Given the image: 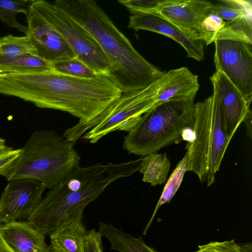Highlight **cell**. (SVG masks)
<instances>
[{
  "instance_id": "cell-1",
  "label": "cell",
  "mask_w": 252,
  "mask_h": 252,
  "mask_svg": "<svg viewBox=\"0 0 252 252\" xmlns=\"http://www.w3.org/2000/svg\"><path fill=\"white\" fill-rule=\"evenodd\" d=\"M0 94L37 107L66 112L85 122L99 115L123 93L105 76L82 78L52 71L2 73Z\"/></svg>"
},
{
  "instance_id": "cell-2",
  "label": "cell",
  "mask_w": 252,
  "mask_h": 252,
  "mask_svg": "<svg viewBox=\"0 0 252 252\" xmlns=\"http://www.w3.org/2000/svg\"><path fill=\"white\" fill-rule=\"evenodd\" d=\"M82 26L97 42L109 66L108 78L123 93L146 88L166 72L133 47L93 0H57L54 3Z\"/></svg>"
},
{
  "instance_id": "cell-3",
  "label": "cell",
  "mask_w": 252,
  "mask_h": 252,
  "mask_svg": "<svg viewBox=\"0 0 252 252\" xmlns=\"http://www.w3.org/2000/svg\"><path fill=\"white\" fill-rule=\"evenodd\" d=\"M142 158L119 163H95L75 168L42 199L27 220L50 235L58 224L84 209L114 182L139 170Z\"/></svg>"
},
{
  "instance_id": "cell-4",
  "label": "cell",
  "mask_w": 252,
  "mask_h": 252,
  "mask_svg": "<svg viewBox=\"0 0 252 252\" xmlns=\"http://www.w3.org/2000/svg\"><path fill=\"white\" fill-rule=\"evenodd\" d=\"M75 144L52 129L35 131L3 176L8 181L34 179L50 189L79 166Z\"/></svg>"
},
{
  "instance_id": "cell-5",
  "label": "cell",
  "mask_w": 252,
  "mask_h": 252,
  "mask_svg": "<svg viewBox=\"0 0 252 252\" xmlns=\"http://www.w3.org/2000/svg\"><path fill=\"white\" fill-rule=\"evenodd\" d=\"M195 96L168 100L143 114L124 137L123 149L145 157L176 142L193 129Z\"/></svg>"
},
{
  "instance_id": "cell-6",
  "label": "cell",
  "mask_w": 252,
  "mask_h": 252,
  "mask_svg": "<svg viewBox=\"0 0 252 252\" xmlns=\"http://www.w3.org/2000/svg\"><path fill=\"white\" fill-rule=\"evenodd\" d=\"M230 141L216 98L212 95L195 103L193 138L187 146V171L212 185Z\"/></svg>"
},
{
  "instance_id": "cell-7",
  "label": "cell",
  "mask_w": 252,
  "mask_h": 252,
  "mask_svg": "<svg viewBox=\"0 0 252 252\" xmlns=\"http://www.w3.org/2000/svg\"><path fill=\"white\" fill-rule=\"evenodd\" d=\"M166 77V72L145 89L123 93L97 117L88 122H78L66 129L63 135L75 143L82 137L95 143L114 131L129 132L143 114L157 105L158 92Z\"/></svg>"
},
{
  "instance_id": "cell-8",
  "label": "cell",
  "mask_w": 252,
  "mask_h": 252,
  "mask_svg": "<svg viewBox=\"0 0 252 252\" xmlns=\"http://www.w3.org/2000/svg\"><path fill=\"white\" fill-rule=\"evenodd\" d=\"M32 7L59 33L79 60L97 75L108 77L107 60L97 42L82 26L54 3L35 0Z\"/></svg>"
},
{
  "instance_id": "cell-9",
  "label": "cell",
  "mask_w": 252,
  "mask_h": 252,
  "mask_svg": "<svg viewBox=\"0 0 252 252\" xmlns=\"http://www.w3.org/2000/svg\"><path fill=\"white\" fill-rule=\"evenodd\" d=\"M214 42V62L216 70L222 72L246 100L251 103L252 45L232 39H218Z\"/></svg>"
},
{
  "instance_id": "cell-10",
  "label": "cell",
  "mask_w": 252,
  "mask_h": 252,
  "mask_svg": "<svg viewBox=\"0 0 252 252\" xmlns=\"http://www.w3.org/2000/svg\"><path fill=\"white\" fill-rule=\"evenodd\" d=\"M46 189L43 183L32 179L9 181L0 198V224L27 220L42 200Z\"/></svg>"
},
{
  "instance_id": "cell-11",
  "label": "cell",
  "mask_w": 252,
  "mask_h": 252,
  "mask_svg": "<svg viewBox=\"0 0 252 252\" xmlns=\"http://www.w3.org/2000/svg\"><path fill=\"white\" fill-rule=\"evenodd\" d=\"M210 79L213 87L212 95L218 102L226 134L231 140L251 110V103L222 72L216 70Z\"/></svg>"
},
{
  "instance_id": "cell-12",
  "label": "cell",
  "mask_w": 252,
  "mask_h": 252,
  "mask_svg": "<svg viewBox=\"0 0 252 252\" xmlns=\"http://www.w3.org/2000/svg\"><path fill=\"white\" fill-rule=\"evenodd\" d=\"M212 5L211 2L206 0H161L147 13L158 15L188 33L201 37L204 41L201 23Z\"/></svg>"
},
{
  "instance_id": "cell-13",
  "label": "cell",
  "mask_w": 252,
  "mask_h": 252,
  "mask_svg": "<svg viewBox=\"0 0 252 252\" xmlns=\"http://www.w3.org/2000/svg\"><path fill=\"white\" fill-rule=\"evenodd\" d=\"M26 18V35L36 49L37 56L51 63L76 57L59 33L32 5Z\"/></svg>"
},
{
  "instance_id": "cell-14",
  "label": "cell",
  "mask_w": 252,
  "mask_h": 252,
  "mask_svg": "<svg viewBox=\"0 0 252 252\" xmlns=\"http://www.w3.org/2000/svg\"><path fill=\"white\" fill-rule=\"evenodd\" d=\"M128 28L135 31H149L167 36L180 44L186 51L188 57L198 61L204 59L205 44L201 37L188 33L158 15L146 13L132 14Z\"/></svg>"
},
{
  "instance_id": "cell-15",
  "label": "cell",
  "mask_w": 252,
  "mask_h": 252,
  "mask_svg": "<svg viewBox=\"0 0 252 252\" xmlns=\"http://www.w3.org/2000/svg\"><path fill=\"white\" fill-rule=\"evenodd\" d=\"M0 231L14 252H51L45 235L27 221L14 220L0 224Z\"/></svg>"
},
{
  "instance_id": "cell-16",
  "label": "cell",
  "mask_w": 252,
  "mask_h": 252,
  "mask_svg": "<svg viewBox=\"0 0 252 252\" xmlns=\"http://www.w3.org/2000/svg\"><path fill=\"white\" fill-rule=\"evenodd\" d=\"M83 212L60 223L49 235L51 252H83L87 231Z\"/></svg>"
},
{
  "instance_id": "cell-17",
  "label": "cell",
  "mask_w": 252,
  "mask_h": 252,
  "mask_svg": "<svg viewBox=\"0 0 252 252\" xmlns=\"http://www.w3.org/2000/svg\"><path fill=\"white\" fill-rule=\"evenodd\" d=\"M156 98L157 105L168 100L196 95L199 88L198 76L186 67L170 70Z\"/></svg>"
},
{
  "instance_id": "cell-18",
  "label": "cell",
  "mask_w": 252,
  "mask_h": 252,
  "mask_svg": "<svg viewBox=\"0 0 252 252\" xmlns=\"http://www.w3.org/2000/svg\"><path fill=\"white\" fill-rule=\"evenodd\" d=\"M110 243V249L119 252H157L144 242L142 236L135 237L110 223L100 222L98 230Z\"/></svg>"
},
{
  "instance_id": "cell-19",
  "label": "cell",
  "mask_w": 252,
  "mask_h": 252,
  "mask_svg": "<svg viewBox=\"0 0 252 252\" xmlns=\"http://www.w3.org/2000/svg\"><path fill=\"white\" fill-rule=\"evenodd\" d=\"M0 69L2 73L40 72L54 71L51 63L30 54L16 57L0 55Z\"/></svg>"
},
{
  "instance_id": "cell-20",
  "label": "cell",
  "mask_w": 252,
  "mask_h": 252,
  "mask_svg": "<svg viewBox=\"0 0 252 252\" xmlns=\"http://www.w3.org/2000/svg\"><path fill=\"white\" fill-rule=\"evenodd\" d=\"M170 168L166 154L153 153L144 157L139 169L143 175L142 181L152 186L164 184Z\"/></svg>"
},
{
  "instance_id": "cell-21",
  "label": "cell",
  "mask_w": 252,
  "mask_h": 252,
  "mask_svg": "<svg viewBox=\"0 0 252 252\" xmlns=\"http://www.w3.org/2000/svg\"><path fill=\"white\" fill-rule=\"evenodd\" d=\"M218 39L240 40L252 45V14L225 21L224 27L213 37L211 43Z\"/></svg>"
},
{
  "instance_id": "cell-22",
  "label": "cell",
  "mask_w": 252,
  "mask_h": 252,
  "mask_svg": "<svg viewBox=\"0 0 252 252\" xmlns=\"http://www.w3.org/2000/svg\"><path fill=\"white\" fill-rule=\"evenodd\" d=\"M188 161V152L187 151L182 159L177 164L168 179L152 216L143 231L144 235H146L160 207L165 203L169 202L178 191L183 181L184 174L187 171Z\"/></svg>"
},
{
  "instance_id": "cell-23",
  "label": "cell",
  "mask_w": 252,
  "mask_h": 252,
  "mask_svg": "<svg viewBox=\"0 0 252 252\" xmlns=\"http://www.w3.org/2000/svg\"><path fill=\"white\" fill-rule=\"evenodd\" d=\"M35 0H0V20L11 28H16L25 35L27 27L16 20L19 13H24L27 17L31 5Z\"/></svg>"
},
{
  "instance_id": "cell-24",
  "label": "cell",
  "mask_w": 252,
  "mask_h": 252,
  "mask_svg": "<svg viewBox=\"0 0 252 252\" xmlns=\"http://www.w3.org/2000/svg\"><path fill=\"white\" fill-rule=\"evenodd\" d=\"M24 54L37 55L36 49L29 37L8 34L0 38V55L16 57Z\"/></svg>"
},
{
  "instance_id": "cell-25",
  "label": "cell",
  "mask_w": 252,
  "mask_h": 252,
  "mask_svg": "<svg viewBox=\"0 0 252 252\" xmlns=\"http://www.w3.org/2000/svg\"><path fill=\"white\" fill-rule=\"evenodd\" d=\"M221 3L213 4L210 13H214L227 21L244 15L252 14V0H223Z\"/></svg>"
},
{
  "instance_id": "cell-26",
  "label": "cell",
  "mask_w": 252,
  "mask_h": 252,
  "mask_svg": "<svg viewBox=\"0 0 252 252\" xmlns=\"http://www.w3.org/2000/svg\"><path fill=\"white\" fill-rule=\"evenodd\" d=\"M51 65L54 71L70 76L91 78L98 75L76 57L53 62Z\"/></svg>"
},
{
  "instance_id": "cell-27",
  "label": "cell",
  "mask_w": 252,
  "mask_h": 252,
  "mask_svg": "<svg viewBox=\"0 0 252 252\" xmlns=\"http://www.w3.org/2000/svg\"><path fill=\"white\" fill-rule=\"evenodd\" d=\"M251 244H241L234 240L223 242H211L208 244L198 246L196 252H252Z\"/></svg>"
},
{
  "instance_id": "cell-28",
  "label": "cell",
  "mask_w": 252,
  "mask_h": 252,
  "mask_svg": "<svg viewBox=\"0 0 252 252\" xmlns=\"http://www.w3.org/2000/svg\"><path fill=\"white\" fill-rule=\"evenodd\" d=\"M225 21L217 15L209 13L201 23V33L204 37V43H211L213 37L224 26Z\"/></svg>"
},
{
  "instance_id": "cell-29",
  "label": "cell",
  "mask_w": 252,
  "mask_h": 252,
  "mask_svg": "<svg viewBox=\"0 0 252 252\" xmlns=\"http://www.w3.org/2000/svg\"><path fill=\"white\" fill-rule=\"evenodd\" d=\"M21 149H15L0 136V175L3 176L19 157Z\"/></svg>"
},
{
  "instance_id": "cell-30",
  "label": "cell",
  "mask_w": 252,
  "mask_h": 252,
  "mask_svg": "<svg viewBox=\"0 0 252 252\" xmlns=\"http://www.w3.org/2000/svg\"><path fill=\"white\" fill-rule=\"evenodd\" d=\"M159 0H120L118 2L126 7L132 14L148 13Z\"/></svg>"
},
{
  "instance_id": "cell-31",
  "label": "cell",
  "mask_w": 252,
  "mask_h": 252,
  "mask_svg": "<svg viewBox=\"0 0 252 252\" xmlns=\"http://www.w3.org/2000/svg\"><path fill=\"white\" fill-rule=\"evenodd\" d=\"M83 252H103L102 237L95 228L87 230Z\"/></svg>"
},
{
  "instance_id": "cell-32",
  "label": "cell",
  "mask_w": 252,
  "mask_h": 252,
  "mask_svg": "<svg viewBox=\"0 0 252 252\" xmlns=\"http://www.w3.org/2000/svg\"><path fill=\"white\" fill-rule=\"evenodd\" d=\"M252 111L251 110L243 121L246 125L248 134L251 137H252Z\"/></svg>"
},
{
  "instance_id": "cell-33",
  "label": "cell",
  "mask_w": 252,
  "mask_h": 252,
  "mask_svg": "<svg viewBox=\"0 0 252 252\" xmlns=\"http://www.w3.org/2000/svg\"><path fill=\"white\" fill-rule=\"evenodd\" d=\"M0 252H14L4 240L0 231Z\"/></svg>"
},
{
  "instance_id": "cell-34",
  "label": "cell",
  "mask_w": 252,
  "mask_h": 252,
  "mask_svg": "<svg viewBox=\"0 0 252 252\" xmlns=\"http://www.w3.org/2000/svg\"><path fill=\"white\" fill-rule=\"evenodd\" d=\"M2 73V71H1V70L0 69V78L1 76Z\"/></svg>"
}]
</instances>
